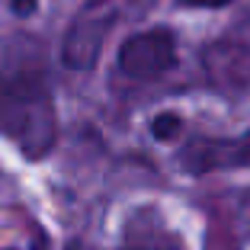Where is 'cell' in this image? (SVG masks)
Instances as JSON below:
<instances>
[{"label":"cell","mask_w":250,"mask_h":250,"mask_svg":"<svg viewBox=\"0 0 250 250\" xmlns=\"http://www.w3.org/2000/svg\"><path fill=\"white\" fill-rule=\"evenodd\" d=\"M0 138L26 161H42L58 145V109L42 71L0 74Z\"/></svg>","instance_id":"1"},{"label":"cell","mask_w":250,"mask_h":250,"mask_svg":"<svg viewBox=\"0 0 250 250\" xmlns=\"http://www.w3.org/2000/svg\"><path fill=\"white\" fill-rule=\"evenodd\" d=\"M177 61H180L177 36L164 26L128 36L119 45V55H116L119 74L132 77V81H157V77L173 71Z\"/></svg>","instance_id":"2"},{"label":"cell","mask_w":250,"mask_h":250,"mask_svg":"<svg viewBox=\"0 0 250 250\" xmlns=\"http://www.w3.org/2000/svg\"><path fill=\"white\" fill-rule=\"evenodd\" d=\"M177 164L189 177H208V173H231V170H250V132L215 138V135H192L177 151Z\"/></svg>","instance_id":"3"},{"label":"cell","mask_w":250,"mask_h":250,"mask_svg":"<svg viewBox=\"0 0 250 250\" xmlns=\"http://www.w3.org/2000/svg\"><path fill=\"white\" fill-rule=\"evenodd\" d=\"M109 29H112V13L100 7L83 13L81 20H74V26L64 36V45H61V61L71 71H90L103 52Z\"/></svg>","instance_id":"4"},{"label":"cell","mask_w":250,"mask_h":250,"mask_svg":"<svg viewBox=\"0 0 250 250\" xmlns=\"http://www.w3.org/2000/svg\"><path fill=\"white\" fill-rule=\"evenodd\" d=\"M180 132H183V116L173 112V109L157 112V116L151 119V135H154L157 141H173V138H180Z\"/></svg>","instance_id":"5"},{"label":"cell","mask_w":250,"mask_h":250,"mask_svg":"<svg viewBox=\"0 0 250 250\" xmlns=\"http://www.w3.org/2000/svg\"><path fill=\"white\" fill-rule=\"evenodd\" d=\"M122 250H183V247H180V241L173 244V247H167V241H135Z\"/></svg>","instance_id":"6"},{"label":"cell","mask_w":250,"mask_h":250,"mask_svg":"<svg viewBox=\"0 0 250 250\" xmlns=\"http://www.w3.org/2000/svg\"><path fill=\"white\" fill-rule=\"evenodd\" d=\"M183 7H196V10H218V7H228L234 0H180Z\"/></svg>","instance_id":"7"}]
</instances>
